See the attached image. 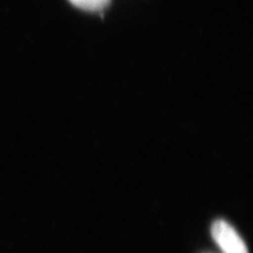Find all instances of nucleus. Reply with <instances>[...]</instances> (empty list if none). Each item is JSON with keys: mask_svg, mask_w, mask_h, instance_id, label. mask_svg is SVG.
I'll list each match as a JSON object with an SVG mask.
<instances>
[{"mask_svg": "<svg viewBox=\"0 0 253 253\" xmlns=\"http://www.w3.org/2000/svg\"><path fill=\"white\" fill-rule=\"evenodd\" d=\"M212 237L223 253H248L246 244L235 229L223 219L215 220L211 228Z\"/></svg>", "mask_w": 253, "mask_h": 253, "instance_id": "obj_1", "label": "nucleus"}, {"mask_svg": "<svg viewBox=\"0 0 253 253\" xmlns=\"http://www.w3.org/2000/svg\"><path fill=\"white\" fill-rule=\"evenodd\" d=\"M76 6L84 10L89 11H97L104 7L109 3V0H70Z\"/></svg>", "mask_w": 253, "mask_h": 253, "instance_id": "obj_2", "label": "nucleus"}]
</instances>
